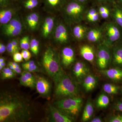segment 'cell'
Returning <instances> with one entry per match:
<instances>
[{
	"instance_id": "cell-43",
	"label": "cell",
	"mask_w": 122,
	"mask_h": 122,
	"mask_svg": "<svg viewBox=\"0 0 122 122\" xmlns=\"http://www.w3.org/2000/svg\"><path fill=\"white\" fill-rule=\"evenodd\" d=\"M11 0H0V6L2 8H5L10 5Z\"/></svg>"
},
{
	"instance_id": "cell-37",
	"label": "cell",
	"mask_w": 122,
	"mask_h": 122,
	"mask_svg": "<svg viewBox=\"0 0 122 122\" xmlns=\"http://www.w3.org/2000/svg\"><path fill=\"white\" fill-rule=\"evenodd\" d=\"M22 73L25 76L26 78L29 80V81L32 83V85L35 87L36 85V79L31 74L30 72L28 71H25L22 72Z\"/></svg>"
},
{
	"instance_id": "cell-36",
	"label": "cell",
	"mask_w": 122,
	"mask_h": 122,
	"mask_svg": "<svg viewBox=\"0 0 122 122\" xmlns=\"http://www.w3.org/2000/svg\"><path fill=\"white\" fill-rule=\"evenodd\" d=\"M19 81H20V84L22 86H26V87H32V88L34 87V86L32 85V83H30L29 80H28L25 76L22 73L21 74V76L19 78Z\"/></svg>"
},
{
	"instance_id": "cell-25",
	"label": "cell",
	"mask_w": 122,
	"mask_h": 122,
	"mask_svg": "<svg viewBox=\"0 0 122 122\" xmlns=\"http://www.w3.org/2000/svg\"><path fill=\"white\" fill-rule=\"evenodd\" d=\"M94 108L93 103L88 100L84 108L82 117V120L83 122H86L90 120L93 114Z\"/></svg>"
},
{
	"instance_id": "cell-39",
	"label": "cell",
	"mask_w": 122,
	"mask_h": 122,
	"mask_svg": "<svg viewBox=\"0 0 122 122\" xmlns=\"http://www.w3.org/2000/svg\"><path fill=\"white\" fill-rule=\"evenodd\" d=\"M21 53L22 54L23 59L25 61H28L30 59L31 57V55L28 50H27L23 49Z\"/></svg>"
},
{
	"instance_id": "cell-1",
	"label": "cell",
	"mask_w": 122,
	"mask_h": 122,
	"mask_svg": "<svg viewBox=\"0 0 122 122\" xmlns=\"http://www.w3.org/2000/svg\"><path fill=\"white\" fill-rule=\"evenodd\" d=\"M32 113L29 100L15 92H2L0 97V122H24Z\"/></svg>"
},
{
	"instance_id": "cell-15",
	"label": "cell",
	"mask_w": 122,
	"mask_h": 122,
	"mask_svg": "<svg viewBox=\"0 0 122 122\" xmlns=\"http://www.w3.org/2000/svg\"><path fill=\"white\" fill-rule=\"evenodd\" d=\"M79 53L85 60L91 63H93L95 59V54L93 47L90 45L85 44L81 46Z\"/></svg>"
},
{
	"instance_id": "cell-8",
	"label": "cell",
	"mask_w": 122,
	"mask_h": 122,
	"mask_svg": "<svg viewBox=\"0 0 122 122\" xmlns=\"http://www.w3.org/2000/svg\"><path fill=\"white\" fill-rule=\"evenodd\" d=\"M66 25L62 21H60L55 29L54 38L55 41L58 44L64 45L70 41V33Z\"/></svg>"
},
{
	"instance_id": "cell-30",
	"label": "cell",
	"mask_w": 122,
	"mask_h": 122,
	"mask_svg": "<svg viewBox=\"0 0 122 122\" xmlns=\"http://www.w3.org/2000/svg\"><path fill=\"white\" fill-rule=\"evenodd\" d=\"M22 67L25 71L30 72H37L39 70L38 67L34 61H30L23 63Z\"/></svg>"
},
{
	"instance_id": "cell-34",
	"label": "cell",
	"mask_w": 122,
	"mask_h": 122,
	"mask_svg": "<svg viewBox=\"0 0 122 122\" xmlns=\"http://www.w3.org/2000/svg\"><path fill=\"white\" fill-rule=\"evenodd\" d=\"M22 30L19 29H11L2 30L5 35L9 37H15L21 33Z\"/></svg>"
},
{
	"instance_id": "cell-20",
	"label": "cell",
	"mask_w": 122,
	"mask_h": 122,
	"mask_svg": "<svg viewBox=\"0 0 122 122\" xmlns=\"http://www.w3.org/2000/svg\"><path fill=\"white\" fill-rule=\"evenodd\" d=\"M25 20L29 29L30 30L34 31L37 29L39 26L40 17L37 13H31L27 15Z\"/></svg>"
},
{
	"instance_id": "cell-50",
	"label": "cell",
	"mask_w": 122,
	"mask_h": 122,
	"mask_svg": "<svg viewBox=\"0 0 122 122\" xmlns=\"http://www.w3.org/2000/svg\"><path fill=\"white\" fill-rule=\"evenodd\" d=\"M5 65H6V63H5V62L0 63V70H2L4 68Z\"/></svg>"
},
{
	"instance_id": "cell-14",
	"label": "cell",
	"mask_w": 122,
	"mask_h": 122,
	"mask_svg": "<svg viewBox=\"0 0 122 122\" xmlns=\"http://www.w3.org/2000/svg\"><path fill=\"white\" fill-rule=\"evenodd\" d=\"M66 2V0H44L45 9L51 13L61 11Z\"/></svg>"
},
{
	"instance_id": "cell-33",
	"label": "cell",
	"mask_w": 122,
	"mask_h": 122,
	"mask_svg": "<svg viewBox=\"0 0 122 122\" xmlns=\"http://www.w3.org/2000/svg\"><path fill=\"white\" fill-rule=\"evenodd\" d=\"M39 42L37 39L33 38L30 41V49L33 54L37 55L39 53Z\"/></svg>"
},
{
	"instance_id": "cell-44",
	"label": "cell",
	"mask_w": 122,
	"mask_h": 122,
	"mask_svg": "<svg viewBox=\"0 0 122 122\" xmlns=\"http://www.w3.org/2000/svg\"><path fill=\"white\" fill-rule=\"evenodd\" d=\"M115 110L122 112V102H119L115 103L114 106Z\"/></svg>"
},
{
	"instance_id": "cell-17",
	"label": "cell",
	"mask_w": 122,
	"mask_h": 122,
	"mask_svg": "<svg viewBox=\"0 0 122 122\" xmlns=\"http://www.w3.org/2000/svg\"><path fill=\"white\" fill-rule=\"evenodd\" d=\"M54 23L55 18L53 16L47 17L44 20L41 29L42 35L44 38L50 36L54 28Z\"/></svg>"
},
{
	"instance_id": "cell-48",
	"label": "cell",
	"mask_w": 122,
	"mask_h": 122,
	"mask_svg": "<svg viewBox=\"0 0 122 122\" xmlns=\"http://www.w3.org/2000/svg\"><path fill=\"white\" fill-rule=\"evenodd\" d=\"M73 0L79 2L81 4L86 5L89 2L90 0Z\"/></svg>"
},
{
	"instance_id": "cell-32",
	"label": "cell",
	"mask_w": 122,
	"mask_h": 122,
	"mask_svg": "<svg viewBox=\"0 0 122 122\" xmlns=\"http://www.w3.org/2000/svg\"><path fill=\"white\" fill-rule=\"evenodd\" d=\"M16 73L9 68H4L1 70V79L2 80L13 78Z\"/></svg>"
},
{
	"instance_id": "cell-29",
	"label": "cell",
	"mask_w": 122,
	"mask_h": 122,
	"mask_svg": "<svg viewBox=\"0 0 122 122\" xmlns=\"http://www.w3.org/2000/svg\"><path fill=\"white\" fill-rule=\"evenodd\" d=\"M103 89L107 93L110 95H115L118 93L119 87L111 83H105L103 86Z\"/></svg>"
},
{
	"instance_id": "cell-53",
	"label": "cell",
	"mask_w": 122,
	"mask_h": 122,
	"mask_svg": "<svg viewBox=\"0 0 122 122\" xmlns=\"http://www.w3.org/2000/svg\"><path fill=\"white\" fill-rule=\"evenodd\" d=\"M17 0V1H18V0Z\"/></svg>"
},
{
	"instance_id": "cell-13",
	"label": "cell",
	"mask_w": 122,
	"mask_h": 122,
	"mask_svg": "<svg viewBox=\"0 0 122 122\" xmlns=\"http://www.w3.org/2000/svg\"><path fill=\"white\" fill-rule=\"evenodd\" d=\"M36 80L35 87L38 93L42 96L48 95L51 89V85L49 81L42 77H38Z\"/></svg>"
},
{
	"instance_id": "cell-31",
	"label": "cell",
	"mask_w": 122,
	"mask_h": 122,
	"mask_svg": "<svg viewBox=\"0 0 122 122\" xmlns=\"http://www.w3.org/2000/svg\"><path fill=\"white\" fill-rule=\"evenodd\" d=\"M40 1V0H23L22 4L25 9L30 10L37 7Z\"/></svg>"
},
{
	"instance_id": "cell-21",
	"label": "cell",
	"mask_w": 122,
	"mask_h": 122,
	"mask_svg": "<svg viewBox=\"0 0 122 122\" xmlns=\"http://www.w3.org/2000/svg\"><path fill=\"white\" fill-rule=\"evenodd\" d=\"M14 9L11 8H2L0 11V24L1 25L7 24L13 18L15 14Z\"/></svg>"
},
{
	"instance_id": "cell-19",
	"label": "cell",
	"mask_w": 122,
	"mask_h": 122,
	"mask_svg": "<svg viewBox=\"0 0 122 122\" xmlns=\"http://www.w3.org/2000/svg\"><path fill=\"white\" fill-rule=\"evenodd\" d=\"M88 28L82 24H79L74 25L72 30L73 36L75 39L81 41L86 39Z\"/></svg>"
},
{
	"instance_id": "cell-24",
	"label": "cell",
	"mask_w": 122,
	"mask_h": 122,
	"mask_svg": "<svg viewBox=\"0 0 122 122\" xmlns=\"http://www.w3.org/2000/svg\"><path fill=\"white\" fill-rule=\"evenodd\" d=\"M100 18L97 8L94 7H91L86 10L85 13V19L90 23H96L99 21Z\"/></svg>"
},
{
	"instance_id": "cell-49",
	"label": "cell",
	"mask_w": 122,
	"mask_h": 122,
	"mask_svg": "<svg viewBox=\"0 0 122 122\" xmlns=\"http://www.w3.org/2000/svg\"><path fill=\"white\" fill-rule=\"evenodd\" d=\"M10 63H11V65H12L13 66L14 68H20V66H19V65H18V64H17V62H10Z\"/></svg>"
},
{
	"instance_id": "cell-41",
	"label": "cell",
	"mask_w": 122,
	"mask_h": 122,
	"mask_svg": "<svg viewBox=\"0 0 122 122\" xmlns=\"http://www.w3.org/2000/svg\"><path fill=\"white\" fill-rule=\"evenodd\" d=\"M6 49L8 52L11 54L13 55L15 53L17 52L15 50L11 42H9L7 44L6 46Z\"/></svg>"
},
{
	"instance_id": "cell-28",
	"label": "cell",
	"mask_w": 122,
	"mask_h": 122,
	"mask_svg": "<svg viewBox=\"0 0 122 122\" xmlns=\"http://www.w3.org/2000/svg\"><path fill=\"white\" fill-rule=\"evenodd\" d=\"M110 103L109 97L105 94L100 95L96 102V107L99 109H104L108 106Z\"/></svg>"
},
{
	"instance_id": "cell-42",
	"label": "cell",
	"mask_w": 122,
	"mask_h": 122,
	"mask_svg": "<svg viewBox=\"0 0 122 122\" xmlns=\"http://www.w3.org/2000/svg\"><path fill=\"white\" fill-rule=\"evenodd\" d=\"M110 122H122V115H118L112 116L109 120Z\"/></svg>"
},
{
	"instance_id": "cell-4",
	"label": "cell",
	"mask_w": 122,
	"mask_h": 122,
	"mask_svg": "<svg viewBox=\"0 0 122 122\" xmlns=\"http://www.w3.org/2000/svg\"><path fill=\"white\" fill-rule=\"evenodd\" d=\"M54 105L63 113L74 119L81 110L83 100L77 96L69 97L57 101Z\"/></svg>"
},
{
	"instance_id": "cell-26",
	"label": "cell",
	"mask_w": 122,
	"mask_h": 122,
	"mask_svg": "<svg viewBox=\"0 0 122 122\" xmlns=\"http://www.w3.org/2000/svg\"><path fill=\"white\" fill-rule=\"evenodd\" d=\"M1 26L2 30L11 29L22 30V23L17 18H13L9 22Z\"/></svg>"
},
{
	"instance_id": "cell-16",
	"label": "cell",
	"mask_w": 122,
	"mask_h": 122,
	"mask_svg": "<svg viewBox=\"0 0 122 122\" xmlns=\"http://www.w3.org/2000/svg\"><path fill=\"white\" fill-rule=\"evenodd\" d=\"M112 48V63L115 66L122 68V43L115 44Z\"/></svg>"
},
{
	"instance_id": "cell-40",
	"label": "cell",
	"mask_w": 122,
	"mask_h": 122,
	"mask_svg": "<svg viewBox=\"0 0 122 122\" xmlns=\"http://www.w3.org/2000/svg\"><path fill=\"white\" fill-rule=\"evenodd\" d=\"M98 5L111 4L112 5L116 2V0H93Z\"/></svg>"
},
{
	"instance_id": "cell-38",
	"label": "cell",
	"mask_w": 122,
	"mask_h": 122,
	"mask_svg": "<svg viewBox=\"0 0 122 122\" xmlns=\"http://www.w3.org/2000/svg\"><path fill=\"white\" fill-rule=\"evenodd\" d=\"M13 59L14 61L16 62H20L23 61V57L21 53L17 52L13 55Z\"/></svg>"
},
{
	"instance_id": "cell-3",
	"label": "cell",
	"mask_w": 122,
	"mask_h": 122,
	"mask_svg": "<svg viewBox=\"0 0 122 122\" xmlns=\"http://www.w3.org/2000/svg\"><path fill=\"white\" fill-rule=\"evenodd\" d=\"M86 5L73 0L67 1L62 10L65 22L68 25L79 24L85 19Z\"/></svg>"
},
{
	"instance_id": "cell-10",
	"label": "cell",
	"mask_w": 122,
	"mask_h": 122,
	"mask_svg": "<svg viewBox=\"0 0 122 122\" xmlns=\"http://www.w3.org/2000/svg\"><path fill=\"white\" fill-rule=\"evenodd\" d=\"M90 72L89 67L81 61L77 62L73 68V74L79 81H82L85 77L90 74Z\"/></svg>"
},
{
	"instance_id": "cell-5",
	"label": "cell",
	"mask_w": 122,
	"mask_h": 122,
	"mask_svg": "<svg viewBox=\"0 0 122 122\" xmlns=\"http://www.w3.org/2000/svg\"><path fill=\"white\" fill-rule=\"evenodd\" d=\"M54 82L55 93L57 97L61 98L76 97L78 95V87L68 75L65 74Z\"/></svg>"
},
{
	"instance_id": "cell-11",
	"label": "cell",
	"mask_w": 122,
	"mask_h": 122,
	"mask_svg": "<svg viewBox=\"0 0 122 122\" xmlns=\"http://www.w3.org/2000/svg\"><path fill=\"white\" fill-rule=\"evenodd\" d=\"M49 111L51 122H72L74 119L60 111L56 107L50 106Z\"/></svg>"
},
{
	"instance_id": "cell-9",
	"label": "cell",
	"mask_w": 122,
	"mask_h": 122,
	"mask_svg": "<svg viewBox=\"0 0 122 122\" xmlns=\"http://www.w3.org/2000/svg\"><path fill=\"white\" fill-rule=\"evenodd\" d=\"M103 38L102 27L96 26L88 29L86 39L90 43L100 44L102 43Z\"/></svg>"
},
{
	"instance_id": "cell-2",
	"label": "cell",
	"mask_w": 122,
	"mask_h": 122,
	"mask_svg": "<svg viewBox=\"0 0 122 122\" xmlns=\"http://www.w3.org/2000/svg\"><path fill=\"white\" fill-rule=\"evenodd\" d=\"M42 62L46 72L54 81L65 74L61 66L59 54L54 48L49 47L46 49Z\"/></svg>"
},
{
	"instance_id": "cell-27",
	"label": "cell",
	"mask_w": 122,
	"mask_h": 122,
	"mask_svg": "<svg viewBox=\"0 0 122 122\" xmlns=\"http://www.w3.org/2000/svg\"><path fill=\"white\" fill-rule=\"evenodd\" d=\"M97 9L100 17L103 19H108L111 16L112 9H110L108 5H99Z\"/></svg>"
},
{
	"instance_id": "cell-22",
	"label": "cell",
	"mask_w": 122,
	"mask_h": 122,
	"mask_svg": "<svg viewBox=\"0 0 122 122\" xmlns=\"http://www.w3.org/2000/svg\"><path fill=\"white\" fill-rule=\"evenodd\" d=\"M111 16L113 21L122 30V9L116 2L112 5Z\"/></svg>"
},
{
	"instance_id": "cell-6",
	"label": "cell",
	"mask_w": 122,
	"mask_h": 122,
	"mask_svg": "<svg viewBox=\"0 0 122 122\" xmlns=\"http://www.w3.org/2000/svg\"><path fill=\"white\" fill-rule=\"evenodd\" d=\"M102 27L104 32L102 43L112 48L122 39V30L113 21L107 22Z\"/></svg>"
},
{
	"instance_id": "cell-18",
	"label": "cell",
	"mask_w": 122,
	"mask_h": 122,
	"mask_svg": "<svg viewBox=\"0 0 122 122\" xmlns=\"http://www.w3.org/2000/svg\"><path fill=\"white\" fill-rule=\"evenodd\" d=\"M99 72L107 78L114 81L122 80V69L120 68H111L100 70Z\"/></svg>"
},
{
	"instance_id": "cell-12",
	"label": "cell",
	"mask_w": 122,
	"mask_h": 122,
	"mask_svg": "<svg viewBox=\"0 0 122 122\" xmlns=\"http://www.w3.org/2000/svg\"><path fill=\"white\" fill-rule=\"evenodd\" d=\"M61 62L66 68L69 67L74 62L75 53L73 48L66 46L62 49L61 54Z\"/></svg>"
},
{
	"instance_id": "cell-7",
	"label": "cell",
	"mask_w": 122,
	"mask_h": 122,
	"mask_svg": "<svg viewBox=\"0 0 122 122\" xmlns=\"http://www.w3.org/2000/svg\"><path fill=\"white\" fill-rule=\"evenodd\" d=\"M111 48L102 43L98 46L96 64L101 70L107 69L112 62V52Z\"/></svg>"
},
{
	"instance_id": "cell-54",
	"label": "cell",
	"mask_w": 122,
	"mask_h": 122,
	"mask_svg": "<svg viewBox=\"0 0 122 122\" xmlns=\"http://www.w3.org/2000/svg\"></svg>"
},
{
	"instance_id": "cell-51",
	"label": "cell",
	"mask_w": 122,
	"mask_h": 122,
	"mask_svg": "<svg viewBox=\"0 0 122 122\" xmlns=\"http://www.w3.org/2000/svg\"><path fill=\"white\" fill-rule=\"evenodd\" d=\"M116 2L122 9V0H116Z\"/></svg>"
},
{
	"instance_id": "cell-52",
	"label": "cell",
	"mask_w": 122,
	"mask_h": 122,
	"mask_svg": "<svg viewBox=\"0 0 122 122\" xmlns=\"http://www.w3.org/2000/svg\"><path fill=\"white\" fill-rule=\"evenodd\" d=\"M5 61V59L4 57H0V63L4 62Z\"/></svg>"
},
{
	"instance_id": "cell-45",
	"label": "cell",
	"mask_w": 122,
	"mask_h": 122,
	"mask_svg": "<svg viewBox=\"0 0 122 122\" xmlns=\"http://www.w3.org/2000/svg\"><path fill=\"white\" fill-rule=\"evenodd\" d=\"M11 42L14 47L15 48V50L17 52H18L20 50V48H19L17 41L16 39H13L11 41Z\"/></svg>"
},
{
	"instance_id": "cell-23",
	"label": "cell",
	"mask_w": 122,
	"mask_h": 122,
	"mask_svg": "<svg viewBox=\"0 0 122 122\" xmlns=\"http://www.w3.org/2000/svg\"><path fill=\"white\" fill-rule=\"evenodd\" d=\"M82 82V86L86 92L93 90L96 87L98 83V80L95 76L89 74L86 76Z\"/></svg>"
},
{
	"instance_id": "cell-46",
	"label": "cell",
	"mask_w": 122,
	"mask_h": 122,
	"mask_svg": "<svg viewBox=\"0 0 122 122\" xmlns=\"http://www.w3.org/2000/svg\"><path fill=\"white\" fill-rule=\"evenodd\" d=\"M6 49V46L2 43L0 44V54H2L5 52Z\"/></svg>"
},
{
	"instance_id": "cell-47",
	"label": "cell",
	"mask_w": 122,
	"mask_h": 122,
	"mask_svg": "<svg viewBox=\"0 0 122 122\" xmlns=\"http://www.w3.org/2000/svg\"><path fill=\"white\" fill-rule=\"evenodd\" d=\"M103 120L102 118L99 117H96L93 118V119L91 120V122H103Z\"/></svg>"
},
{
	"instance_id": "cell-35",
	"label": "cell",
	"mask_w": 122,
	"mask_h": 122,
	"mask_svg": "<svg viewBox=\"0 0 122 122\" xmlns=\"http://www.w3.org/2000/svg\"><path fill=\"white\" fill-rule=\"evenodd\" d=\"M30 41L29 37L25 36L21 38L20 41V48L22 49L28 50L30 48Z\"/></svg>"
}]
</instances>
